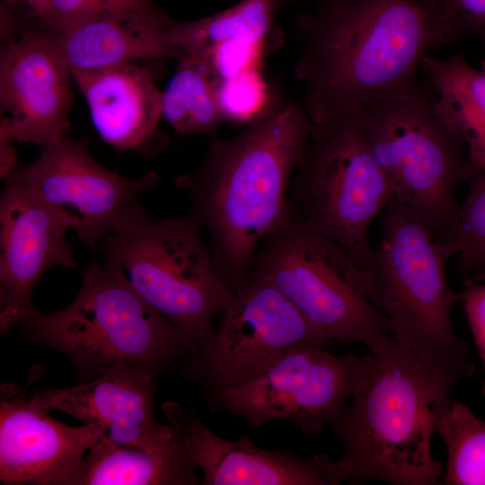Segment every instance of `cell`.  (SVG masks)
Masks as SVG:
<instances>
[{"instance_id": "cell-12", "label": "cell", "mask_w": 485, "mask_h": 485, "mask_svg": "<svg viewBox=\"0 0 485 485\" xmlns=\"http://www.w3.org/2000/svg\"><path fill=\"white\" fill-rule=\"evenodd\" d=\"M12 174L26 183L93 251L143 211L138 198L159 181L154 172L128 178L96 162L84 139L68 135L43 146L40 156Z\"/></svg>"}, {"instance_id": "cell-22", "label": "cell", "mask_w": 485, "mask_h": 485, "mask_svg": "<svg viewBox=\"0 0 485 485\" xmlns=\"http://www.w3.org/2000/svg\"><path fill=\"white\" fill-rule=\"evenodd\" d=\"M288 0H242L216 14L187 22H173L170 41L183 54L205 58L226 44L266 47L278 10Z\"/></svg>"}, {"instance_id": "cell-18", "label": "cell", "mask_w": 485, "mask_h": 485, "mask_svg": "<svg viewBox=\"0 0 485 485\" xmlns=\"http://www.w3.org/2000/svg\"><path fill=\"white\" fill-rule=\"evenodd\" d=\"M154 62L72 72L97 133L109 145L139 149L154 138L163 118V91Z\"/></svg>"}, {"instance_id": "cell-31", "label": "cell", "mask_w": 485, "mask_h": 485, "mask_svg": "<svg viewBox=\"0 0 485 485\" xmlns=\"http://www.w3.org/2000/svg\"><path fill=\"white\" fill-rule=\"evenodd\" d=\"M31 10L35 17H38L46 8L49 0H22Z\"/></svg>"}, {"instance_id": "cell-33", "label": "cell", "mask_w": 485, "mask_h": 485, "mask_svg": "<svg viewBox=\"0 0 485 485\" xmlns=\"http://www.w3.org/2000/svg\"><path fill=\"white\" fill-rule=\"evenodd\" d=\"M481 40L485 42V35L481 38Z\"/></svg>"}, {"instance_id": "cell-16", "label": "cell", "mask_w": 485, "mask_h": 485, "mask_svg": "<svg viewBox=\"0 0 485 485\" xmlns=\"http://www.w3.org/2000/svg\"><path fill=\"white\" fill-rule=\"evenodd\" d=\"M13 384L1 388L0 481L4 484L69 485L101 436L85 425L70 427Z\"/></svg>"}, {"instance_id": "cell-13", "label": "cell", "mask_w": 485, "mask_h": 485, "mask_svg": "<svg viewBox=\"0 0 485 485\" xmlns=\"http://www.w3.org/2000/svg\"><path fill=\"white\" fill-rule=\"evenodd\" d=\"M2 41L0 142L43 146L68 135L73 76L51 32L30 12L18 32Z\"/></svg>"}, {"instance_id": "cell-5", "label": "cell", "mask_w": 485, "mask_h": 485, "mask_svg": "<svg viewBox=\"0 0 485 485\" xmlns=\"http://www.w3.org/2000/svg\"><path fill=\"white\" fill-rule=\"evenodd\" d=\"M381 234L361 269L363 290L390 324L392 338L423 364L454 380L472 375L469 344L452 324L462 293L447 278L436 234L393 198L380 216Z\"/></svg>"}, {"instance_id": "cell-20", "label": "cell", "mask_w": 485, "mask_h": 485, "mask_svg": "<svg viewBox=\"0 0 485 485\" xmlns=\"http://www.w3.org/2000/svg\"><path fill=\"white\" fill-rule=\"evenodd\" d=\"M420 68L439 111L463 139L472 172L485 173V71L459 53L428 54Z\"/></svg>"}, {"instance_id": "cell-8", "label": "cell", "mask_w": 485, "mask_h": 485, "mask_svg": "<svg viewBox=\"0 0 485 485\" xmlns=\"http://www.w3.org/2000/svg\"><path fill=\"white\" fill-rule=\"evenodd\" d=\"M368 147L394 198L438 234L454 216L456 190L472 170L465 145L419 82L362 111Z\"/></svg>"}, {"instance_id": "cell-2", "label": "cell", "mask_w": 485, "mask_h": 485, "mask_svg": "<svg viewBox=\"0 0 485 485\" xmlns=\"http://www.w3.org/2000/svg\"><path fill=\"white\" fill-rule=\"evenodd\" d=\"M312 128L302 106L271 98L241 133L214 140L194 173L175 181L234 294L262 241L288 222V190Z\"/></svg>"}, {"instance_id": "cell-3", "label": "cell", "mask_w": 485, "mask_h": 485, "mask_svg": "<svg viewBox=\"0 0 485 485\" xmlns=\"http://www.w3.org/2000/svg\"><path fill=\"white\" fill-rule=\"evenodd\" d=\"M368 348L351 401L331 424L343 445L342 457L331 463L332 485L440 484L442 463L432 454L435 408L457 381L423 364L391 334Z\"/></svg>"}, {"instance_id": "cell-21", "label": "cell", "mask_w": 485, "mask_h": 485, "mask_svg": "<svg viewBox=\"0 0 485 485\" xmlns=\"http://www.w3.org/2000/svg\"><path fill=\"white\" fill-rule=\"evenodd\" d=\"M196 469L179 443L172 451L151 453L101 438L84 455L69 485H194L198 484Z\"/></svg>"}, {"instance_id": "cell-24", "label": "cell", "mask_w": 485, "mask_h": 485, "mask_svg": "<svg viewBox=\"0 0 485 485\" xmlns=\"http://www.w3.org/2000/svg\"><path fill=\"white\" fill-rule=\"evenodd\" d=\"M436 432L447 449L445 485H485V420L447 398L436 405Z\"/></svg>"}, {"instance_id": "cell-27", "label": "cell", "mask_w": 485, "mask_h": 485, "mask_svg": "<svg viewBox=\"0 0 485 485\" xmlns=\"http://www.w3.org/2000/svg\"><path fill=\"white\" fill-rule=\"evenodd\" d=\"M258 68L255 66L229 79L216 81L218 101L226 122L249 123L271 100Z\"/></svg>"}, {"instance_id": "cell-23", "label": "cell", "mask_w": 485, "mask_h": 485, "mask_svg": "<svg viewBox=\"0 0 485 485\" xmlns=\"http://www.w3.org/2000/svg\"><path fill=\"white\" fill-rule=\"evenodd\" d=\"M163 91V117L176 133L213 135L225 121L216 79L200 59L182 54Z\"/></svg>"}, {"instance_id": "cell-32", "label": "cell", "mask_w": 485, "mask_h": 485, "mask_svg": "<svg viewBox=\"0 0 485 485\" xmlns=\"http://www.w3.org/2000/svg\"><path fill=\"white\" fill-rule=\"evenodd\" d=\"M481 68H482L485 71V60L481 63Z\"/></svg>"}, {"instance_id": "cell-9", "label": "cell", "mask_w": 485, "mask_h": 485, "mask_svg": "<svg viewBox=\"0 0 485 485\" xmlns=\"http://www.w3.org/2000/svg\"><path fill=\"white\" fill-rule=\"evenodd\" d=\"M247 273L269 281L331 340L368 348L391 334L387 318L363 290L359 267L322 235L287 222L262 241Z\"/></svg>"}, {"instance_id": "cell-10", "label": "cell", "mask_w": 485, "mask_h": 485, "mask_svg": "<svg viewBox=\"0 0 485 485\" xmlns=\"http://www.w3.org/2000/svg\"><path fill=\"white\" fill-rule=\"evenodd\" d=\"M218 316L209 340L179 364V374L202 387L209 401L291 350L331 340L269 281L253 273H247Z\"/></svg>"}, {"instance_id": "cell-29", "label": "cell", "mask_w": 485, "mask_h": 485, "mask_svg": "<svg viewBox=\"0 0 485 485\" xmlns=\"http://www.w3.org/2000/svg\"><path fill=\"white\" fill-rule=\"evenodd\" d=\"M462 302L478 354L485 367V282L465 281ZM482 393L485 396V382Z\"/></svg>"}, {"instance_id": "cell-14", "label": "cell", "mask_w": 485, "mask_h": 485, "mask_svg": "<svg viewBox=\"0 0 485 485\" xmlns=\"http://www.w3.org/2000/svg\"><path fill=\"white\" fill-rule=\"evenodd\" d=\"M62 218L22 180L5 179L0 200V331L34 308L32 291L51 267L76 269Z\"/></svg>"}, {"instance_id": "cell-11", "label": "cell", "mask_w": 485, "mask_h": 485, "mask_svg": "<svg viewBox=\"0 0 485 485\" xmlns=\"http://www.w3.org/2000/svg\"><path fill=\"white\" fill-rule=\"evenodd\" d=\"M324 347L291 350L209 401L251 428L280 419L293 422L307 435H317L340 415L369 357L337 356Z\"/></svg>"}, {"instance_id": "cell-17", "label": "cell", "mask_w": 485, "mask_h": 485, "mask_svg": "<svg viewBox=\"0 0 485 485\" xmlns=\"http://www.w3.org/2000/svg\"><path fill=\"white\" fill-rule=\"evenodd\" d=\"M164 411L183 454L202 470L201 485H332L331 461L324 454L301 458L266 450L245 436L226 440L178 404L166 403Z\"/></svg>"}, {"instance_id": "cell-26", "label": "cell", "mask_w": 485, "mask_h": 485, "mask_svg": "<svg viewBox=\"0 0 485 485\" xmlns=\"http://www.w3.org/2000/svg\"><path fill=\"white\" fill-rule=\"evenodd\" d=\"M159 11L154 0H49L41 14L33 16L39 25L57 33L95 16Z\"/></svg>"}, {"instance_id": "cell-4", "label": "cell", "mask_w": 485, "mask_h": 485, "mask_svg": "<svg viewBox=\"0 0 485 485\" xmlns=\"http://www.w3.org/2000/svg\"><path fill=\"white\" fill-rule=\"evenodd\" d=\"M66 307L43 313L33 308L22 322L23 337L55 349L89 381L128 368L157 379L198 346L154 310L116 265L93 260Z\"/></svg>"}, {"instance_id": "cell-28", "label": "cell", "mask_w": 485, "mask_h": 485, "mask_svg": "<svg viewBox=\"0 0 485 485\" xmlns=\"http://www.w3.org/2000/svg\"><path fill=\"white\" fill-rule=\"evenodd\" d=\"M444 44L485 35V0H432Z\"/></svg>"}, {"instance_id": "cell-30", "label": "cell", "mask_w": 485, "mask_h": 485, "mask_svg": "<svg viewBox=\"0 0 485 485\" xmlns=\"http://www.w3.org/2000/svg\"><path fill=\"white\" fill-rule=\"evenodd\" d=\"M12 142H0V175L7 179L16 169V150Z\"/></svg>"}, {"instance_id": "cell-15", "label": "cell", "mask_w": 485, "mask_h": 485, "mask_svg": "<svg viewBox=\"0 0 485 485\" xmlns=\"http://www.w3.org/2000/svg\"><path fill=\"white\" fill-rule=\"evenodd\" d=\"M155 381L142 372L119 368L77 385L45 388L32 395L40 405L80 420L114 443L163 453L178 445L168 422L154 413Z\"/></svg>"}, {"instance_id": "cell-6", "label": "cell", "mask_w": 485, "mask_h": 485, "mask_svg": "<svg viewBox=\"0 0 485 485\" xmlns=\"http://www.w3.org/2000/svg\"><path fill=\"white\" fill-rule=\"evenodd\" d=\"M393 198L366 143L362 111L313 125L288 190L292 225L332 241L362 269L373 250L371 225Z\"/></svg>"}, {"instance_id": "cell-1", "label": "cell", "mask_w": 485, "mask_h": 485, "mask_svg": "<svg viewBox=\"0 0 485 485\" xmlns=\"http://www.w3.org/2000/svg\"><path fill=\"white\" fill-rule=\"evenodd\" d=\"M303 109L324 125L400 96L444 44L432 0H322L303 23Z\"/></svg>"}, {"instance_id": "cell-7", "label": "cell", "mask_w": 485, "mask_h": 485, "mask_svg": "<svg viewBox=\"0 0 485 485\" xmlns=\"http://www.w3.org/2000/svg\"><path fill=\"white\" fill-rule=\"evenodd\" d=\"M200 229L189 214L156 219L143 210L98 243L104 261L198 345L209 340L215 317L234 295Z\"/></svg>"}, {"instance_id": "cell-25", "label": "cell", "mask_w": 485, "mask_h": 485, "mask_svg": "<svg viewBox=\"0 0 485 485\" xmlns=\"http://www.w3.org/2000/svg\"><path fill=\"white\" fill-rule=\"evenodd\" d=\"M466 182L467 196L436 238L445 255L455 259L463 282H485V173L472 172Z\"/></svg>"}, {"instance_id": "cell-19", "label": "cell", "mask_w": 485, "mask_h": 485, "mask_svg": "<svg viewBox=\"0 0 485 485\" xmlns=\"http://www.w3.org/2000/svg\"><path fill=\"white\" fill-rule=\"evenodd\" d=\"M172 22L162 10L111 13L51 34L71 73L93 71L132 62L177 59L183 53L168 38Z\"/></svg>"}]
</instances>
